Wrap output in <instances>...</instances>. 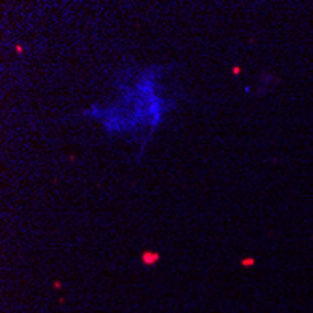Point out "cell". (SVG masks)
<instances>
[{
    "mask_svg": "<svg viewBox=\"0 0 313 313\" xmlns=\"http://www.w3.org/2000/svg\"><path fill=\"white\" fill-rule=\"evenodd\" d=\"M158 259H160V255L154 254V252H145V254H143V263H145V265H154Z\"/></svg>",
    "mask_w": 313,
    "mask_h": 313,
    "instance_id": "6da1fadb",
    "label": "cell"
},
{
    "mask_svg": "<svg viewBox=\"0 0 313 313\" xmlns=\"http://www.w3.org/2000/svg\"><path fill=\"white\" fill-rule=\"evenodd\" d=\"M244 265L249 267V265H254V259H244Z\"/></svg>",
    "mask_w": 313,
    "mask_h": 313,
    "instance_id": "7a4b0ae2",
    "label": "cell"
}]
</instances>
